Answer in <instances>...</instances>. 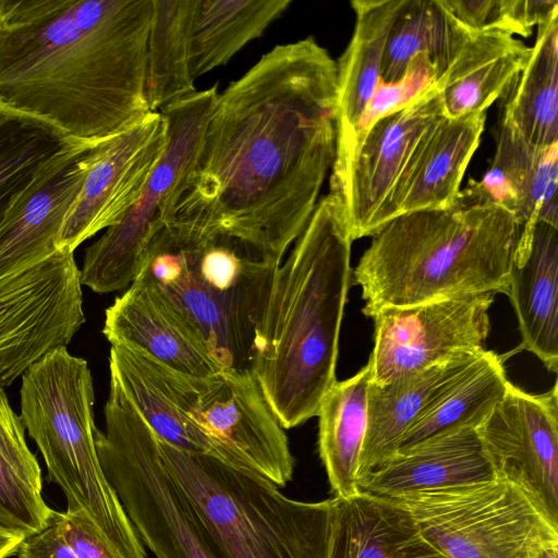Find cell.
<instances>
[{"label": "cell", "mask_w": 558, "mask_h": 558, "mask_svg": "<svg viewBox=\"0 0 558 558\" xmlns=\"http://www.w3.org/2000/svg\"><path fill=\"white\" fill-rule=\"evenodd\" d=\"M337 63L313 36L277 45L218 94L173 244L236 240L280 265L336 157Z\"/></svg>", "instance_id": "cell-1"}, {"label": "cell", "mask_w": 558, "mask_h": 558, "mask_svg": "<svg viewBox=\"0 0 558 558\" xmlns=\"http://www.w3.org/2000/svg\"><path fill=\"white\" fill-rule=\"evenodd\" d=\"M153 0H0V106L101 143L149 112Z\"/></svg>", "instance_id": "cell-2"}, {"label": "cell", "mask_w": 558, "mask_h": 558, "mask_svg": "<svg viewBox=\"0 0 558 558\" xmlns=\"http://www.w3.org/2000/svg\"><path fill=\"white\" fill-rule=\"evenodd\" d=\"M352 242L342 202L329 192L275 272L252 373L284 429L316 416L337 380Z\"/></svg>", "instance_id": "cell-3"}, {"label": "cell", "mask_w": 558, "mask_h": 558, "mask_svg": "<svg viewBox=\"0 0 558 558\" xmlns=\"http://www.w3.org/2000/svg\"><path fill=\"white\" fill-rule=\"evenodd\" d=\"M521 226L476 180L440 209L399 215L373 235L352 269L364 315L481 293H508Z\"/></svg>", "instance_id": "cell-4"}, {"label": "cell", "mask_w": 558, "mask_h": 558, "mask_svg": "<svg viewBox=\"0 0 558 558\" xmlns=\"http://www.w3.org/2000/svg\"><path fill=\"white\" fill-rule=\"evenodd\" d=\"M21 420L37 445L68 511L83 510L123 558H147L100 465L94 386L87 361L59 347L22 375Z\"/></svg>", "instance_id": "cell-5"}, {"label": "cell", "mask_w": 558, "mask_h": 558, "mask_svg": "<svg viewBox=\"0 0 558 558\" xmlns=\"http://www.w3.org/2000/svg\"><path fill=\"white\" fill-rule=\"evenodd\" d=\"M158 441L221 558H328L335 498L291 499L254 470Z\"/></svg>", "instance_id": "cell-6"}, {"label": "cell", "mask_w": 558, "mask_h": 558, "mask_svg": "<svg viewBox=\"0 0 558 558\" xmlns=\"http://www.w3.org/2000/svg\"><path fill=\"white\" fill-rule=\"evenodd\" d=\"M278 267L244 243L215 236L186 244L157 240L141 272L181 311L222 369L252 372Z\"/></svg>", "instance_id": "cell-7"}, {"label": "cell", "mask_w": 558, "mask_h": 558, "mask_svg": "<svg viewBox=\"0 0 558 558\" xmlns=\"http://www.w3.org/2000/svg\"><path fill=\"white\" fill-rule=\"evenodd\" d=\"M98 459L143 545L156 558H221L162 460L156 434L110 379Z\"/></svg>", "instance_id": "cell-8"}, {"label": "cell", "mask_w": 558, "mask_h": 558, "mask_svg": "<svg viewBox=\"0 0 558 558\" xmlns=\"http://www.w3.org/2000/svg\"><path fill=\"white\" fill-rule=\"evenodd\" d=\"M217 86L196 90L159 111L168 130L165 151L134 205L86 250L80 269L82 286L109 293L128 288L136 279L187 187L218 96Z\"/></svg>", "instance_id": "cell-9"}, {"label": "cell", "mask_w": 558, "mask_h": 558, "mask_svg": "<svg viewBox=\"0 0 558 558\" xmlns=\"http://www.w3.org/2000/svg\"><path fill=\"white\" fill-rule=\"evenodd\" d=\"M396 500L448 558H533L558 545V526L501 477L407 493Z\"/></svg>", "instance_id": "cell-10"}, {"label": "cell", "mask_w": 558, "mask_h": 558, "mask_svg": "<svg viewBox=\"0 0 558 558\" xmlns=\"http://www.w3.org/2000/svg\"><path fill=\"white\" fill-rule=\"evenodd\" d=\"M172 378L187 418L231 465L254 470L279 487L291 481L287 434L252 372L222 369L199 378L172 371Z\"/></svg>", "instance_id": "cell-11"}, {"label": "cell", "mask_w": 558, "mask_h": 558, "mask_svg": "<svg viewBox=\"0 0 558 558\" xmlns=\"http://www.w3.org/2000/svg\"><path fill=\"white\" fill-rule=\"evenodd\" d=\"M85 323L81 272L69 251L0 280V386L50 351L66 347Z\"/></svg>", "instance_id": "cell-12"}, {"label": "cell", "mask_w": 558, "mask_h": 558, "mask_svg": "<svg viewBox=\"0 0 558 558\" xmlns=\"http://www.w3.org/2000/svg\"><path fill=\"white\" fill-rule=\"evenodd\" d=\"M494 298L493 293L470 294L377 312L367 363L371 381L385 384L483 350Z\"/></svg>", "instance_id": "cell-13"}, {"label": "cell", "mask_w": 558, "mask_h": 558, "mask_svg": "<svg viewBox=\"0 0 558 558\" xmlns=\"http://www.w3.org/2000/svg\"><path fill=\"white\" fill-rule=\"evenodd\" d=\"M435 84L402 108L378 119L355 143L330 193L343 205L352 241L378 230L381 209L408 166L445 118Z\"/></svg>", "instance_id": "cell-14"}, {"label": "cell", "mask_w": 558, "mask_h": 558, "mask_svg": "<svg viewBox=\"0 0 558 558\" xmlns=\"http://www.w3.org/2000/svg\"><path fill=\"white\" fill-rule=\"evenodd\" d=\"M557 383L532 395L510 381L502 398L476 428L495 476L522 489L558 526Z\"/></svg>", "instance_id": "cell-15"}, {"label": "cell", "mask_w": 558, "mask_h": 558, "mask_svg": "<svg viewBox=\"0 0 558 558\" xmlns=\"http://www.w3.org/2000/svg\"><path fill=\"white\" fill-rule=\"evenodd\" d=\"M167 136L163 116L151 111L97 146L83 186L61 227L57 250L73 253L84 241L122 219L160 160Z\"/></svg>", "instance_id": "cell-16"}, {"label": "cell", "mask_w": 558, "mask_h": 558, "mask_svg": "<svg viewBox=\"0 0 558 558\" xmlns=\"http://www.w3.org/2000/svg\"><path fill=\"white\" fill-rule=\"evenodd\" d=\"M99 144L68 143L12 203L0 223V280L58 251L61 227Z\"/></svg>", "instance_id": "cell-17"}, {"label": "cell", "mask_w": 558, "mask_h": 558, "mask_svg": "<svg viewBox=\"0 0 558 558\" xmlns=\"http://www.w3.org/2000/svg\"><path fill=\"white\" fill-rule=\"evenodd\" d=\"M102 333L111 345L183 375L206 378L222 371L195 328L143 272L106 310Z\"/></svg>", "instance_id": "cell-18"}, {"label": "cell", "mask_w": 558, "mask_h": 558, "mask_svg": "<svg viewBox=\"0 0 558 558\" xmlns=\"http://www.w3.org/2000/svg\"><path fill=\"white\" fill-rule=\"evenodd\" d=\"M485 121L486 113L480 112L445 117L438 123L386 201L378 229L399 215L447 208L454 203Z\"/></svg>", "instance_id": "cell-19"}, {"label": "cell", "mask_w": 558, "mask_h": 558, "mask_svg": "<svg viewBox=\"0 0 558 558\" xmlns=\"http://www.w3.org/2000/svg\"><path fill=\"white\" fill-rule=\"evenodd\" d=\"M496 151L481 186L510 211L530 235L537 222L558 228V143L548 147L530 144L500 112Z\"/></svg>", "instance_id": "cell-20"}, {"label": "cell", "mask_w": 558, "mask_h": 558, "mask_svg": "<svg viewBox=\"0 0 558 558\" xmlns=\"http://www.w3.org/2000/svg\"><path fill=\"white\" fill-rule=\"evenodd\" d=\"M507 295L518 318L520 349L557 373L558 228L537 222L527 239L518 240Z\"/></svg>", "instance_id": "cell-21"}, {"label": "cell", "mask_w": 558, "mask_h": 558, "mask_svg": "<svg viewBox=\"0 0 558 558\" xmlns=\"http://www.w3.org/2000/svg\"><path fill=\"white\" fill-rule=\"evenodd\" d=\"M403 0H354L352 37L337 63L336 157L331 177H337L351 153L357 123L373 97L383 65L391 25Z\"/></svg>", "instance_id": "cell-22"}, {"label": "cell", "mask_w": 558, "mask_h": 558, "mask_svg": "<svg viewBox=\"0 0 558 558\" xmlns=\"http://www.w3.org/2000/svg\"><path fill=\"white\" fill-rule=\"evenodd\" d=\"M476 428H465L399 450L371 472L360 490L396 499L407 493L495 478Z\"/></svg>", "instance_id": "cell-23"}, {"label": "cell", "mask_w": 558, "mask_h": 558, "mask_svg": "<svg viewBox=\"0 0 558 558\" xmlns=\"http://www.w3.org/2000/svg\"><path fill=\"white\" fill-rule=\"evenodd\" d=\"M481 351L401 375L385 384L369 383L359 484L397 453L411 425Z\"/></svg>", "instance_id": "cell-24"}, {"label": "cell", "mask_w": 558, "mask_h": 558, "mask_svg": "<svg viewBox=\"0 0 558 558\" xmlns=\"http://www.w3.org/2000/svg\"><path fill=\"white\" fill-rule=\"evenodd\" d=\"M333 498L328 558H448L398 500L363 490Z\"/></svg>", "instance_id": "cell-25"}, {"label": "cell", "mask_w": 558, "mask_h": 558, "mask_svg": "<svg viewBox=\"0 0 558 558\" xmlns=\"http://www.w3.org/2000/svg\"><path fill=\"white\" fill-rule=\"evenodd\" d=\"M531 47L513 35L471 32L444 74L434 83L445 116L485 112L507 94L527 63Z\"/></svg>", "instance_id": "cell-26"}, {"label": "cell", "mask_w": 558, "mask_h": 558, "mask_svg": "<svg viewBox=\"0 0 558 558\" xmlns=\"http://www.w3.org/2000/svg\"><path fill=\"white\" fill-rule=\"evenodd\" d=\"M109 371L110 379L160 440L179 450L209 454L230 464L220 449L187 418L167 367L128 348L111 345Z\"/></svg>", "instance_id": "cell-27"}, {"label": "cell", "mask_w": 558, "mask_h": 558, "mask_svg": "<svg viewBox=\"0 0 558 558\" xmlns=\"http://www.w3.org/2000/svg\"><path fill=\"white\" fill-rule=\"evenodd\" d=\"M504 360L483 349L416 418L399 450L465 428H477L505 395Z\"/></svg>", "instance_id": "cell-28"}, {"label": "cell", "mask_w": 558, "mask_h": 558, "mask_svg": "<svg viewBox=\"0 0 558 558\" xmlns=\"http://www.w3.org/2000/svg\"><path fill=\"white\" fill-rule=\"evenodd\" d=\"M366 364L354 376L336 380L325 393L317 412L318 451L335 497L357 492V469L367 421Z\"/></svg>", "instance_id": "cell-29"}, {"label": "cell", "mask_w": 558, "mask_h": 558, "mask_svg": "<svg viewBox=\"0 0 558 558\" xmlns=\"http://www.w3.org/2000/svg\"><path fill=\"white\" fill-rule=\"evenodd\" d=\"M291 0H197L190 40L194 80L225 65L281 16Z\"/></svg>", "instance_id": "cell-30"}, {"label": "cell", "mask_w": 558, "mask_h": 558, "mask_svg": "<svg viewBox=\"0 0 558 558\" xmlns=\"http://www.w3.org/2000/svg\"><path fill=\"white\" fill-rule=\"evenodd\" d=\"M54 510L43 496L41 469L21 417L0 386V527L27 536L45 529Z\"/></svg>", "instance_id": "cell-31"}, {"label": "cell", "mask_w": 558, "mask_h": 558, "mask_svg": "<svg viewBox=\"0 0 558 558\" xmlns=\"http://www.w3.org/2000/svg\"><path fill=\"white\" fill-rule=\"evenodd\" d=\"M470 33L441 0H403L386 41L380 81L389 84L402 80L412 61L426 56L436 82Z\"/></svg>", "instance_id": "cell-32"}, {"label": "cell", "mask_w": 558, "mask_h": 558, "mask_svg": "<svg viewBox=\"0 0 558 558\" xmlns=\"http://www.w3.org/2000/svg\"><path fill=\"white\" fill-rule=\"evenodd\" d=\"M526 65L507 92L504 113L526 142L558 143V10L536 26Z\"/></svg>", "instance_id": "cell-33"}, {"label": "cell", "mask_w": 558, "mask_h": 558, "mask_svg": "<svg viewBox=\"0 0 558 558\" xmlns=\"http://www.w3.org/2000/svg\"><path fill=\"white\" fill-rule=\"evenodd\" d=\"M196 4L197 0H153L145 65V97L153 112L197 90L190 71Z\"/></svg>", "instance_id": "cell-34"}, {"label": "cell", "mask_w": 558, "mask_h": 558, "mask_svg": "<svg viewBox=\"0 0 558 558\" xmlns=\"http://www.w3.org/2000/svg\"><path fill=\"white\" fill-rule=\"evenodd\" d=\"M70 142L48 125L0 106V223L41 167Z\"/></svg>", "instance_id": "cell-35"}, {"label": "cell", "mask_w": 558, "mask_h": 558, "mask_svg": "<svg viewBox=\"0 0 558 558\" xmlns=\"http://www.w3.org/2000/svg\"><path fill=\"white\" fill-rule=\"evenodd\" d=\"M470 32L499 31L527 37L558 10L556 0H441Z\"/></svg>", "instance_id": "cell-36"}, {"label": "cell", "mask_w": 558, "mask_h": 558, "mask_svg": "<svg viewBox=\"0 0 558 558\" xmlns=\"http://www.w3.org/2000/svg\"><path fill=\"white\" fill-rule=\"evenodd\" d=\"M434 83L435 71L426 56L415 58L402 80L389 84L380 81L357 123L353 146L345 166L337 177L330 178V182H335L341 177L356 141L378 119L408 105Z\"/></svg>", "instance_id": "cell-37"}, {"label": "cell", "mask_w": 558, "mask_h": 558, "mask_svg": "<svg viewBox=\"0 0 558 558\" xmlns=\"http://www.w3.org/2000/svg\"><path fill=\"white\" fill-rule=\"evenodd\" d=\"M52 520L78 558H123L85 511H54Z\"/></svg>", "instance_id": "cell-38"}, {"label": "cell", "mask_w": 558, "mask_h": 558, "mask_svg": "<svg viewBox=\"0 0 558 558\" xmlns=\"http://www.w3.org/2000/svg\"><path fill=\"white\" fill-rule=\"evenodd\" d=\"M16 555L19 558H78L53 520L41 531L25 536Z\"/></svg>", "instance_id": "cell-39"}, {"label": "cell", "mask_w": 558, "mask_h": 558, "mask_svg": "<svg viewBox=\"0 0 558 558\" xmlns=\"http://www.w3.org/2000/svg\"><path fill=\"white\" fill-rule=\"evenodd\" d=\"M24 536L0 527V558H10L16 555L17 547Z\"/></svg>", "instance_id": "cell-40"}, {"label": "cell", "mask_w": 558, "mask_h": 558, "mask_svg": "<svg viewBox=\"0 0 558 558\" xmlns=\"http://www.w3.org/2000/svg\"><path fill=\"white\" fill-rule=\"evenodd\" d=\"M533 558H558V545H551L542 549Z\"/></svg>", "instance_id": "cell-41"}]
</instances>
